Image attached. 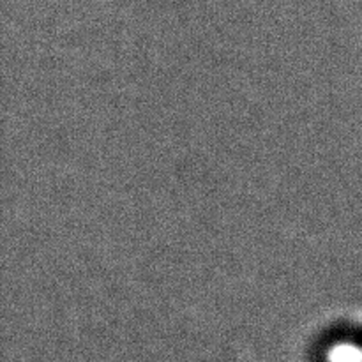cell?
I'll use <instances>...</instances> for the list:
<instances>
[{
  "mask_svg": "<svg viewBox=\"0 0 362 362\" xmlns=\"http://www.w3.org/2000/svg\"><path fill=\"white\" fill-rule=\"evenodd\" d=\"M325 362H362V345L354 341H336L325 354Z\"/></svg>",
  "mask_w": 362,
  "mask_h": 362,
  "instance_id": "6da1fadb",
  "label": "cell"
}]
</instances>
